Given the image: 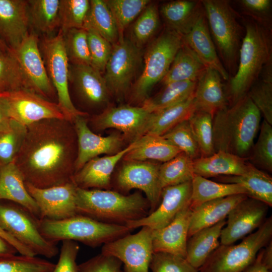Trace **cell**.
<instances>
[{"label": "cell", "mask_w": 272, "mask_h": 272, "mask_svg": "<svg viewBox=\"0 0 272 272\" xmlns=\"http://www.w3.org/2000/svg\"><path fill=\"white\" fill-rule=\"evenodd\" d=\"M27 127L14 161L25 183L46 188L72 181L77 154L73 123L65 119L52 118Z\"/></svg>", "instance_id": "1"}, {"label": "cell", "mask_w": 272, "mask_h": 272, "mask_svg": "<svg viewBox=\"0 0 272 272\" xmlns=\"http://www.w3.org/2000/svg\"><path fill=\"white\" fill-rule=\"evenodd\" d=\"M261 117L247 94L217 111L213 119L214 152L224 151L246 158L254 145Z\"/></svg>", "instance_id": "2"}, {"label": "cell", "mask_w": 272, "mask_h": 272, "mask_svg": "<svg viewBox=\"0 0 272 272\" xmlns=\"http://www.w3.org/2000/svg\"><path fill=\"white\" fill-rule=\"evenodd\" d=\"M76 207L78 214L120 225L146 217L151 209L147 198L139 191L124 194L110 189L78 187Z\"/></svg>", "instance_id": "3"}, {"label": "cell", "mask_w": 272, "mask_h": 272, "mask_svg": "<svg viewBox=\"0 0 272 272\" xmlns=\"http://www.w3.org/2000/svg\"><path fill=\"white\" fill-rule=\"evenodd\" d=\"M245 27L237 69L225 88L230 105L247 94L263 66L272 59L270 29L253 20L245 22Z\"/></svg>", "instance_id": "4"}, {"label": "cell", "mask_w": 272, "mask_h": 272, "mask_svg": "<svg viewBox=\"0 0 272 272\" xmlns=\"http://www.w3.org/2000/svg\"><path fill=\"white\" fill-rule=\"evenodd\" d=\"M37 223L42 235L52 243L71 240L92 247L103 245L132 230L125 225L103 223L80 214L59 220L39 219Z\"/></svg>", "instance_id": "5"}, {"label": "cell", "mask_w": 272, "mask_h": 272, "mask_svg": "<svg viewBox=\"0 0 272 272\" xmlns=\"http://www.w3.org/2000/svg\"><path fill=\"white\" fill-rule=\"evenodd\" d=\"M201 3L221 61L226 71L233 76L237 69L243 38L236 14L228 1L202 0Z\"/></svg>", "instance_id": "6"}, {"label": "cell", "mask_w": 272, "mask_h": 272, "mask_svg": "<svg viewBox=\"0 0 272 272\" xmlns=\"http://www.w3.org/2000/svg\"><path fill=\"white\" fill-rule=\"evenodd\" d=\"M183 43L181 35L167 28L151 43L145 54L143 72L133 85L131 101L143 103L149 97L154 86L166 75Z\"/></svg>", "instance_id": "7"}, {"label": "cell", "mask_w": 272, "mask_h": 272, "mask_svg": "<svg viewBox=\"0 0 272 272\" xmlns=\"http://www.w3.org/2000/svg\"><path fill=\"white\" fill-rule=\"evenodd\" d=\"M271 237L270 217L239 244H220L198 272H243L253 262L258 252L271 240Z\"/></svg>", "instance_id": "8"}, {"label": "cell", "mask_w": 272, "mask_h": 272, "mask_svg": "<svg viewBox=\"0 0 272 272\" xmlns=\"http://www.w3.org/2000/svg\"><path fill=\"white\" fill-rule=\"evenodd\" d=\"M39 46L49 80L57 97V104L66 120L73 122L79 115L86 113L74 106L69 92L70 65L63 34L59 30L55 35L44 36Z\"/></svg>", "instance_id": "9"}, {"label": "cell", "mask_w": 272, "mask_h": 272, "mask_svg": "<svg viewBox=\"0 0 272 272\" xmlns=\"http://www.w3.org/2000/svg\"><path fill=\"white\" fill-rule=\"evenodd\" d=\"M37 221L21 206L14 202H0V226L35 256L52 258L58 252L56 244L48 241L42 235Z\"/></svg>", "instance_id": "10"}, {"label": "cell", "mask_w": 272, "mask_h": 272, "mask_svg": "<svg viewBox=\"0 0 272 272\" xmlns=\"http://www.w3.org/2000/svg\"><path fill=\"white\" fill-rule=\"evenodd\" d=\"M141 48L124 37L112 45L103 75L110 93L118 98L129 90L142 62Z\"/></svg>", "instance_id": "11"}, {"label": "cell", "mask_w": 272, "mask_h": 272, "mask_svg": "<svg viewBox=\"0 0 272 272\" xmlns=\"http://www.w3.org/2000/svg\"><path fill=\"white\" fill-rule=\"evenodd\" d=\"M104 244L101 253L113 256L123 264L124 272H149L154 251L153 230L146 226Z\"/></svg>", "instance_id": "12"}, {"label": "cell", "mask_w": 272, "mask_h": 272, "mask_svg": "<svg viewBox=\"0 0 272 272\" xmlns=\"http://www.w3.org/2000/svg\"><path fill=\"white\" fill-rule=\"evenodd\" d=\"M160 165L150 161H125L115 177L117 191L123 194L133 189L141 190L149 201L151 213L158 207L161 199Z\"/></svg>", "instance_id": "13"}, {"label": "cell", "mask_w": 272, "mask_h": 272, "mask_svg": "<svg viewBox=\"0 0 272 272\" xmlns=\"http://www.w3.org/2000/svg\"><path fill=\"white\" fill-rule=\"evenodd\" d=\"M39 42L37 34L30 32L16 50L10 51L17 60L30 91L50 100L56 94L48 76Z\"/></svg>", "instance_id": "14"}, {"label": "cell", "mask_w": 272, "mask_h": 272, "mask_svg": "<svg viewBox=\"0 0 272 272\" xmlns=\"http://www.w3.org/2000/svg\"><path fill=\"white\" fill-rule=\"evenodd\" d=\"M2 93L8 101L10 118L26 126L44 119H66L57 103L30 90Z\"/></svg>", "instance_id": "15"}, {"label": "cell", "mask_w": 272, "mask_h": 272, "mask_svg": "<svg viewBox=\"0 0 272 272\" xmlns=\"http://www.w3.org/2000/svg\"><path fill=\"white\" fill-rule=\"evenodd\" d=\"M25 185L39 208L40 219L59 220L78 214L77 186L72 181L46 188H38L27 183Z\"/></svg>", "instance_id": "16"}, {"label": "cell", "mask_w": 272, "mask_h": 272, "mask_svg": "<svg viewBox=\"0 0 272 272\" xmlns=\"http://www.w3.org/2000/svg\"><path fill=\"white\" fill-rule=\"evenodd\" d=\"M268 206L247 197L229 213L226 227L221 231V244H233L258 229L266 220Z\"/></svg>", "instance_id": "17"}, {"label": "cell", "mask_w": 272, "mask_h": 272, "mask_svg": "<svg viewBox=\"0 0 272 272\" xmlns=\"http://www.w3.org/2000/svg\"><path fill=\"white\" fill-rule=\"evenodd\" d=\"M191 181L162 189L160 201L156 209L146 217L127 223L131 230L146 226L156 230L171 223L186 207L190 205Z\"/></svg>", "instance_id": "18"}, {"label": "cell", "mask_w": 272, "mask_h": 272, "mask_svg": "<svg viewBox=\"0 0 272 272\" xmlns=\"http://www.w3.org/2000/svg\"><path fill=\"white\" fill-rule=\"evenodd\" d=\"M151 115L142 106L124 105L108 108L94 116L91 123L98 130L117 129L133 142L146 134Z\"/></svg>", "instance_id": "19"}, {"label": "cell", "mask_w": 272, "mask_h": 272, "mask_svg": "<svg viewBox=\"0 0 272 272\" xmlns=\"http://www.w3.org/2000/svg\"><path fill=\"white\" fill-rule=\"evenodd\" d=\"M85 116L79 115L72 122L77 142L75 172L89 160L100 155H110L118 152L122 150L123 144V138L118 133L103 137L93 132L89 127Z\"/></svg>", "instance_id": "20"}, {"label": "cell", "mask_w": 272, "mask_h": 272, "mask_svg": "<svg viewBox=\"0 0 272 272\" xmlns=\"http://www.w3.org/2000/svg\"><path fill=\"white\" fill-rule=\"evenodd\" d=\"M182 38L206 67L217 71L222 79L229 80V75L218 56L212 39L202 5Z\"/></svg>", "instance_id": "21"}, {"label": "cell", "mask_w": 272, "mask_h": 272, "mask_svg": "<svg viewBox=\"0 0 272 272\" xmlns=\"http://www.w3.org/2000/svg\"><path fill=\"white\" fill-rule=\"evenodd\" d=\"M28 1L0 0V39L16 50L30 33Z\"/></svg>", "instance_id": "22"}, {"label": "cell", "mask_w": 272, "mask_h": 272, "mask_svg": "<svg viewBox=\"0 0 272 272\" xmlns=\"http://www.w3.org/2000/svg\"><path fill=\"white\" fill-rule=\"evenodd\" d=\"M70 81L79 97L88 105L99 107L108 103L111 94L104 76L91 65L72 64Z\"/></svg>", "instance_id": "23"}, {"label": "cell", "mask_w": 272, "mask_h": 272, "mask_svg": "<svg viewBox=\"0 0 272 272\" xmlns=\"http://www.w3.org/2000/svg\"><path fill=\"white\" fill-rule=\"evenodd\" d=\"M133 146L132 142L114 154L92 159L75 173L72 181L81 188L109 189L112 174L116 165Z\"/></svg>", "instance_id": "24"}, {"label": "cell", "mask_w": 272, "mask_h": 272, "mask_svg": "<svg viewBox=\"0 0 272 272\" xmlns=\"http://www.w3.org/2000/svg\"><path fill=\"white\" fill-rule=\"evenodd\" d=\"M192 212L189 205L184 208L168 225L160 229L153 230L154 252H167L185 258Z\"/></svg>", "instance_id": "25"}, {"label": "cell", "mask_w": 272, "mask_h": 272, "mask_svg": "<svg viewBox=\"0 0 272 272\" xmlns=\"http://www.w3.org/2000/svg\"><path fill=\"white\" fill-rule=\"evenodd\" d=\"M221 75L207 67L196 82L193 94L195 110L214 115L229 105Z\"/></svg>", "instance_id": "26"}, {"label": "cell", "mask_w": 272, "mask_h": 272, "mask_svg": "<svg viewBox=\"0 0 272 272\" xmlns=\"http://www.w3.org/2000/svg\"><path fill=\"white\" fill-rule=\"evenodd\" d=\"M246 159L230 153L218 151L193 160V172L206 178L242 175L247 172L250 164Z\"/></svg>", "instance_id": "27"}, {"label": "cell", "mask_w": 272, "mask_h": 272, "mask_svg": "<svg viewBox=\"0 0 272 272\" xmlns=\"http://www.w3.org/2000/svg\"><path fill=\"white\" fill-rule=\"evenodd\" d=\"M21 206L35 218L40 219L39 208L27 191L23 177L15 161L0 167V201Z\"/></svg>", "instance_id": "28"}, {"label": "cell", "mask_w": 272, "mask_h": 272, "mask_svg": "<svg viewBox=\"0 0 272 272\" xmlns=\"http://www.w3.org/2000/svg\"><path fill=\"white\" fill-rule=\"evenodd\" d=\"M247 197L244 194L230 195L206 202L195 208L191 216L188 238L196 232L225 219L230 211Z\"/></svg>", "instance_id": "29"}, {"label": "cell", "mask_w": 272, "mask_h": 272, "mask_svg": "<svg viewBox=\"0 0 272 272\" xmlns=\"http://www.w3.org/2000/svg\"><path fill=\"white\" fill-rule=\"evenodd\" d=\"M226 223L224 219L196 232L188 238L185 259L192 266L198 269L220 245L219 239Z\"/></svg>", "instance_id": "30"}, {"label": "cell", "mask_w": 272, "mask_h": 272, "mask_svg": "<svg viewBox=\"0 0 272 272\" xmlns=\"http://www.w3.org/2000/svg\"><path fill=\"white\" fill-rule=\"evenodd\" d=\"M133 146L123 158L125 161L167 162L180 152L162 136L146 134L133 142Z\"/></svg>", "instance_id": "31"}, {"label": "cell", "mask_w": 272, "mask_h": 272, "mask_svg": "<svg viewBox=\"0 0 272 272\" xmlns=\"http://www.w3.org/2000/svg\"><path fill=\"white\" fill-rule=\"evenodd\" d=\"M219 182L242 185L247 196L272 206V178L267 173L250 164L247 172L239 176H222L216 178Z\"/></svg>", "instance_id": "32"}, {"label": "cell", "mask_w": 272, "mask_h": 272, "mask_svg": "<svg viewBox=\"0 0 272 272\" xmlns=\"http://www.w3.org/2000/svg\"><path fill=\"white\" fill-rule=\"evenodd\" d=\"M201 8V1L176 0L163 4L159 11L166 28L183 36Z\"/></svg>", "instance_id": "33"}, {"label": "cell", "mask_w": 272, "mask_h": 272, "mask_svg": "<svg viewBox=\"0 0 272 272\" xmlns=\"http://www.w3.org/2000/svg\"><path fill=\"white\" fill-rule=\"evenodd\" d=\"M206 68L183 41L161 82L165 85L175 82L197 81Z\"/></svg>", "instance_id": "34"}, {"label": "cell", "mask_w": 272, "mask_h": 272, "mask_svg": "<svg viewBox=\"0 0 272 272\" xmlns=\"http://www.w3.org/2000/svg\"><path fill=\"white\" fill-rule=\"evenodd\" d=\"M192 192L190 207L192 210L206 202L239 194L247 195L241 185L215 182L194 174L191 180Z\"/></svg>", "instance_id": "35"}, {"label": "cell", "mask_w": 272, "mask_h": 272, "mask_svg": "<svg viewBox=\"0 0 272 272\" xmlns=\"http://www.w3.org/2000/svg\"><path fill=\"white\" fill-rule=\"evenodd\" d=\"M195 110L193 95L179 103L152 112L146 134L162 136L179 122L188 119Z\"/></svg>", "instance_id": "36"}, {"label": "cell", "mask_w": 272, "mask_h": 272, "mask_svg": "<svg viewBox=\"0 0 272 272\" xmlns=\"http://www.w3.org/2000/svg\"><path fill=\"white\" fill-rule=\"evenodd\" d=\"M196 82H175L165 85L159 92L146 99L142 106L152 113L179 103L193 95Z\"/></svg>", "instance_id": "37"}, {"label": "cell", "mask_w": 272, "mask_h": 272, "mask_svg": "<svg viewBox=\"0 0 272 272\" xmlns=\"http://www.w3.org/2000/svg\"><path fill=\"white\" fill-rule=\"evenodd\" d=\"M30 26L37 31L51 36L59 29V0H29Z\"/></svg>", "instance_id": "38"}, {"label": "cell", "mask_w": 272, "mask_h": 272, "mask_svg": "<svg viewBox=\"0 0 272 272\" xmlns=\"http://www.w3.org/2000/svg\"><path fill=\"white\" fill-rule=\"evenodd\" d=\"M90 1V11L84 29H93L112 45L114 44L118 40V32L105 0Z\"/></svg>", "instance_id": "39"}, {"label": "cell", "mask_w": 272, "mask_h": 272, "mask_svg": "<svg viewBox=\"0 0 272 272\" xmlns=\"http://www.w3.org/2000/svg\"><path fill=\"white\" fill-rule=\"evenodd\" d=\"M193 160L180 152L170 160L161 164L159 177L162 189L191 181L194 176Z\"/></svg>", "instance_id": "40"}, {"label": "cell", "mask_w": 272, "mask_h": 272, "mask_svg": "<svg viewBox=\"0 0 272 272\" xmlns=\"http://www.w3.org/2000/svg\"><path fill=\"white\" fill-rule=\"evenodd\" d=\"M27 129V126L12 118L0 129V167L15 161Z\"/></svg>", "instance_id": "41"}, {"label": "cell", "mask_w": 272, "mask_h": 272, "mask_svg": "<svg viewBox=\"0 0 272 272\" xmlns=\"http://www.w3.org/2000/svg\"><path fill=\"white\" fill-rule=\"evenodd\" d=\"M20 89L30 90L17 60L10 50L0 53V92Z\"/></svg>", "instance_id": "42"}, {"label": "cell", "mask_w": 272, "mask_h": 272, "mask_svg": "<svg viewBox=\"0 0 272 272\" xmlns=\"http://www.w3.org/2000/svg\"><path fill=\"white\" fill-rule=\"evenodd\" d=\"M160 16L158 5L151 2L133 23L129 40L141 48L158 30L160 22Z\"/></svg>", "instance_id": "43"}, {"label": "cell", "mask_w": 272, "mask_h": 272, "mask_svg": "<svg viewBox=\"0 0 272 272\" xmlns=\"http://www.w3.org/2000/svg\"><path fill=\"white\" fill-rule=\"evenodd\" d=\"M105 1L115 21L119 39L124 37L125 30L151 2L149 0H105Z\"/></svg>", "instance_id": "44"}, {"label": "cell", "mask_w": 272, "mask_h": 272, "mask_svg": "<svg viewBox=\"0 0 272 272\" xmlns=\"http://www.w3.org/2000/svg\"><path fill=\"white\" fill-rule=\"evenodd\" d=\"M90 8L89 0H59V29L64 33L72 29H84Z\"/></svg>", "instance_id": "45"}, {"label": "cell", "mask_w": 272, "mask_h": 272, "mask_svg": "<svg viewBox=\"0 0 272 272\" xmlns=\"http://www.w3.org/2000/svg\"><path fill=\"white\" fill-rule=\"evenodd\" d=\"M213 119V116L211 114L196 110L187 119L201 156H208L215 153Z\"/></svg>", "instance_id": "46"}, {"label": "cell", "mask_w": 272, "mask_h": 272, "mask_svg": "<svg viewBox=\"0 0 272 272\" xmlns=\"http://www.w3.org/2000/svg\"><path fill=\"white\" fill-rule=\"evenodd\" d=\"M55 264L36 256H0V272H52Z\"/></svg>", "instance_id": "47"}, {"label": "cell", "mask_w": 272, "mask_h": 272, "mask_svg": "<svg viewBox=\"0 0 272 272\" xmlns=\"http://www.w3.org/2000/svg\"><path fill=\"white\" fill-rule=\"evenodd\" d=\"M272 125L263 120L258 140L250 151L251 164L259 169L272 172Z\"/></svg>", "instance_id": "48"}, {"label": "cell", "mask_w": 272, "mask_h": 272, "mask_svg": "<svg viewBox=\"0 0 272 272\" xmlns=\"http://www.w3.org/2000/svg\"><path fill=\"white\" fill-rule=\"evenodd\" d=\"M63 34L69 62L73 65H90L86 29H72Z\"/></svg>", "instance_id": "49"}, {"label": "cell", "mask_w": 272, "mask_h": 272, "mask_svg": "<svg viewBox=\"0 0 272 272\" xmlns=\"http://www.w3.org/2000/svg\"><path fill=\"white\" fill-rule=\"evenodd\" d=\"M162 137L192 160L201 156L187 119L175 125Z\"/></svg>", "instance_id": "50"}, {"label": "cell", "mask_w": 272, "mask_h": 272, "mask_svg": "<svg viewBox=\"0 0 272 272\" xmlns=\"http://www.w3.org/2000/svg\"><path fill=\"white\" fill-rule=\"evenodd\" d=\"M90 56V65L104 73L110 56L112 45L91 28L86 29Z\"/></svg>", "instance_id": "51"}, {"label": "cell", "mask_w": 272, "mask_h": 272, "mask_svg": "<svg viewBox=\"0 0 272 272\" xmlns=\"http://www.w3.org/2000/svg\"><path fill=\"white\" fill-rule=\"evenodd\" d=\"M247 94L266 122L272 125V81L261 79L250 87Z\"/></svg>", "instance_id": "52"}, {"label": "cell", "mask_w": 272, "mask_h": 272, "mask_svg": "<svg viewBox=\"0 0 272 272\" xmlns=\"http://www.w3.org/2000/svg\"><path fill=\"white\" fill-rule=\"evenodd\" d=\"M149 268L152 272H198L181 256L167 252H154Z\"/></svg>", "instance_id": "53"}, {"label": "cell", "mask_w": 272, "mask_h": 272, "mask_svg": "<svg viewBox=\"0 0 272 272\" xmlns=\"http://www.w3.org/2000/svg\"><path fill=\"white\" fill-rule=\"evenodd\" d=\"M239 3L244 13L253 21L270 29L271 1L241 0Z\"/></svg>", "instance_id": "54"}, {"label": "cell", "mask_w": 272, "mask_h": 272, "mask_svg": "<svg viewBox=\"0 0 272 272\" xmlns=\"http://www.w3.org/2000/svg\"><path fill=\"white\" fill-rule=\"evenodd\" d=\"M79 250L78 242L62 241L59 259L52 272H79L76 260Z\"/></svg>", "instance_id": "55"}, {"label": "cell", "mask_w": 272, "mask_h": 272, "mask_svg": "<svg viewBox=\"0 0 272 272\" xmlns=\"http://www.w3.org/2000/svg\"><path fill=\"white\" fill-rule=\"evenodd\" d=\"M122 262L117 258L100 253L78 265L79 272H121Z\"/></svg>", "instance_id": "56"}, {"label": "cell", "mask_w": 272, "mask_h": 272, "mask_svg": "<svg viewBox=\"0 0 272 272\" xmlns=\"http://www.w3.org/2000/svg\"><path fill=\"white\" fill-rule=\"evenodd\" d=\"M0 237L11 244L20 254L35 256V254L29 248L17 240L0 226Z\"/></svg>", "instance_id": "57"}, {"label": "cell", "mask_w": 272, "mask_h": 272, "mask_svg": "<svg viewBox=\"0 0 272 272\" xmlns=\"http://www.w3.org/2000/svg\"><path fill=\"white\" fill-rule=\"evenodd\" d=\"M10 118L7 98L3 93L0 92V129Z\"/></svg>", "instance_id": "58"}, {"label": "cell", "mask_w": 272, "mask_h": 272, "mask_svg": "<svg viewBox=\"0 0 272 272\" xmlns=\"http://www.w3.org/2000/svg\"><path fill=\"white\" fill-rule=\"evenodd\" d=\"M261 250L258 252L253 262L243 272H271V270L268 269L262 262Z\"/></svg>", "instance_id": "59"}, {"label": "cell", "mask_w": 272, "mask_h": 272, "mask_svg": "<svg viewBox=\"0 0 272 272\" xmlns=\"http://www.w3.org/2000/svg\"><path fill=\"white\" fill-rule=\"evenodd\" d=\"M261 259L266 267L272 270V241L271 240L261 250Z\"/></svg>", "instance_id": "60"}, {"label": "cell", "mask_w": 272, "mask_h": 272, "mask_svg": "<svg viewBox=\"0 0 272 272\" xmlns=\"http://www.w3.org/2000/svg\"><path fill=\"white\" fill-rule=\"evenodd\" d=\"M17 252L11 244L0 237V256L15 254Z\"/></svg>", "instance_id": "61"}, {"label": "cell", "mask_w": 272, "mask_h": 272, "mask_svg": "<svg viewBox=\"0 0 272 272\" xmlns=\"http://www.w3.org/2000/svg\"><path fill=\"white\" fill-rule=\"evenodd\" d=\"M0 46L5 50L8 51L9 49L2 40L0 39Z\"/></svg>", "instance_id": "62"}, {"label": "cell", "mask_w": 272, "mask_h": 272, "mask_svg": "<svg viewBox=\"0 0 272 272\" xmlns=\"http://www.w3.org/2000/svg\"><path fill=\"white\" fill-rule=\"evenodd\" d=\"M5 51H6V50H5L4 49H3L1 46H0V53H2L3 52H5Z\"/></svg>", "instance_id": "63"}]
</instances>
